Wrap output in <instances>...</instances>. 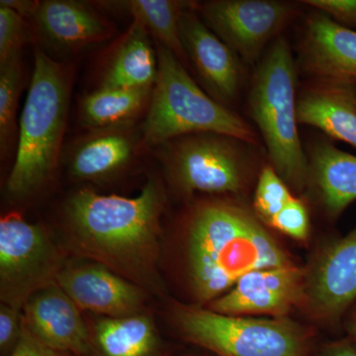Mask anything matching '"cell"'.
<instances>
[{"label":"cell","mask_w":356,"mask_h":356,"mask_svg":"<svg viewBox=\"0 0 356 356\" xmlns=\"http://www.w3.org/2000/svg\"><path fill=\"white\" fill-rule=\"evenodd\" d=\"M186 242L189 281L201 303L219 298L252 271L292 264L254 211L226 199L192 208Z\"/></svg>","instance_id":"obj_2"},{"label":"cell","mask_w":356,"mask_h":356,"mask_svg":"<svg viewBox=\"0 0 356 356\" xmlns=\"http://www.w3.org/2000/svg\"><path fill=\"white\" fill-rule=\"evenodd\" d=\"M23 329V314L20 309L2 303L0 306V351L9 356L19 341Z\"/></svg>","instance_id":"obj_28"},{"label":"cell","mask_w":356,"mask_h":356,"mask_svg":"<svg viewBox=\"0 0 356 356\" xmlns=\"http://www.w3.org/2000/svg\"><path fill=\"white\" fill-rule=\"evenodd\" d=\"M250 144L221 134L184 136L161 145L159 156L173 186L185 194H241L254 175Z\"/></svg>","instance_id":"obj_7"},{"label":"cell","mask_w":356,"mask_h":356,"mask_svg":"<svg viewBox=\"0 0 356 356\" xmlns=\"http://www.w3.org/2000/svg\"><path fill=\"white\" fill-rule=\"evenodd\" d=\"M175 322L188 341L219 356H307L306 330L287 318L224 315L210 309L177 306Z\"/></svg>","instance_id":"obj_6"},{"label":"cell","mask_w":356,"mask_h":356,"mask_svg":"<svg viewBox=\"0 0 356 356\" xmlns=\"http://www.w3.org/2000/svg\"><path fill=\"white\" fill-rule=\"evenodd\" d=\"M70 95L67 70L39 47L19 126L17 152L7 181L14 198H25L40 188L57 166Z\"/></svg>","instance_id":"obj_3"},{"label":"cell","mask_w":356,"mask_h":356,"mask_svg":"<svg viewBox=\"0 0 356 356\" xmlns=\"http://www.w3.org/2000/svg\"><path fill=\"white\" fill-rule=\"evenodd\" d=\"M22 79L21 56L0 65V147L6 154L11 140L15 139L16 112Z\"/></svg>","instance_id":"obj_24"},{"label":"cell","mask_w":356,"mask_h":356,"mask_svg":"<svg viewBox=\"0 0 356 356\" xmlns=\"http://www.w3.org/2000/svg\"><path fill=\"white\" fill-rule=\"evenodd\" d=\"M105 6L118 7L130 14L154 36L156 43L172 51L182 65L189 64L179 33L180 16L194 2L177 0H127L103 2Z\"/></svg>","instance_id":"obj_22"},{"label":"cell","mask_w":356,"mask_h":356,"mask_svg":"<svg viewBox=\"0 0 356 356\" xmlns=\"http://www.w3.org/2000/svg\"><path fill=\"white\" fill-rule=\"evenodd\" d=\"M299 64L311 79L356 81V31L321 13L307 18Z\"/></svg>","instance_id":"obj_16"},{"label":"cell","mask_w":356,"mask_h":356,"mask_svg":"<svg viewBox=\"0 0 356 356\" xmlns=\"http://www.w3.org/2000/svg\"><path fill=\"white\" fill-rule=\"evenodd\" d=\"M57 284L81 311L121 318L138 315L144 308L142 287L96 262L65 264Z\"/></svg>","instance_id":"obj_13"},{"label":"cell","mask_w":356,"mask_h":356,"mask_svg":"<svg viewBox=\"0 0 356 356\" xmlns=\"http://www.w3.org/2000/svg\"><path fill=\"white\" fill-rule=\"evenodd\" d=\"M153 89L99 88L83 98L81 121L91 130L131 125L138 115L149 108Z\"/></svg>","instance_id":"obj_21"},{"label":"cell","mask_w":356,"mask_h":356,"mask_svg":"<svg viewBox=\"0 0 356 356\" xmlns=\"http://www.w3.org/2000/svg\"><path fill=\"white\" fill-rule=\"evenodd\" d=\"M64 259L46 231L15 215L0 221V298L22 310L35 293L57 284Z\"/></svg>","instance_id":"obj_8"},{"label":"cell","mask_w":356,"mask_h":356,"mask_svg":"<svg viewBox=\"0 0 356 356\" xmlns=\"http://www.w3.org/2000/svg\"><path fill=\"white\" fill-rule=\"evenodd\" d=\"M196 10L241 60L254 64L297 15L298 7L277 0H212L196 3Z\"/></svg>","instance_id":"obj_9"},{"label":"cell","mask_w":356,"mask_h":356,"mask_svg":"<svg viewBox=\"0 0 356 356\" xmlns=\"http://www.w3.org/2000/svg\"><path fill=\"white\" fill-rule=\"evenodd\" d=\"M24 19L13 9L0 6V65L21 56L26 40Z\"/></svg>","instance_id":"obj_26"},{"label":"cell","mask_w":356,"mask_h":356,"mask_svg":"<svg viewBox=\"0 0 356 356\" xmlns=\"http://www.w3.org/2000/svg\"><path fill=\"white\" fill-rule=\"evenodd\" d=\"M322 356H356V346L350 339L334 341L325 346Z\"/></svg>","instance_id":"obj_32"},{"label":"cell","mask_w":356,"mask_h":356,"mask_svg":"<svg viewBox=\"0 0 356 356\" xmlns=\"http://www.w3.org/2000/svg\"><path fill=\"white\" fill-rule=\"evenodd\" d=\"M306 300V271L289 266L259 269L209 304L210 310L229 316L268 315L285 318Z\"/></svg>","instance_id":"obj_10"},{"label":"cell","mask_w":356,"mask_h":356,"mask_svg":"<svg viewBox=\"0 0 356 356\" xmlns=\"http://www.w3.org/2000/svg\"><path fill=\"white\" fill-rule=\"evenodd\" d=\"M346 331L350 337L348 339L356 346V313L353 314L346 323Z\"/></svg>","instance_id":"obj_33"},{"label":"cell","mask_w":356,"mask_h":356,"mask_svg":"<svg viewBox=\"0 0 356 356\" xmlns=\"http://www.w3.org/2000/svg\"><path fill=\"white\" fill-rule=\"evenodd\" d=\"M81 309L58 284L35 293L22 309L26 327L53 350L83 355L88 353L89 332Z\"/></svg>","instance_id":"obj_14"},{"label":"cell","mask_w":356,"mask_h":356,"mask_svg":"<svg viewBox=\"0 0 356 356\" xmlns=\"http://www.w3.org/2000/svg\"><path fill=\"white\" fill-rule=\"evenodd\" d=\"M9 356H67V353L53 350L42 343L29 331L23 321L22 334L19 341Z\"/></svg>","instance_id":"obj_30"},{"label":"cell","mask_w":356,"mask_h":356,"mask_svg":"<svg viewBox=\"0 0 356 356\" xmlns=\"http://www.w3.org/2000/svg\"><path fill=\"white\" fill-rule=\"evenodd\" d=\"M294 197L289 186L270 165H264L259 175L254 197V212L264 225L270 226L276 216Z\"/></svg>","instance_id":"obj_25"},{"label":"cell","mask_w":356,"mask_h":356,"mask_svg":"<svg viewBox=\"0 0 356 356\" xmlns=\"http://www.w3.org/2000/svg\"><path fill=\"white\" fill-rule=\"evenodd\" d=\"M158 55L149 34L133 21L105 67L100 88H152L158 79Z\"/></svg>","instance_id":"obj_20"},{"label":"cell","mask_w":356,"mask_h":356,"mask_svg":"<svg viewBox=\"0 0 356 356\" xmlns=\"http://www.w3.org/2000/svg\"><path fill=\"white\" fill-rule=\"evenodd\" d=\"M195 9L194 2L180 16L182 46L208 95L228 107L240 93L242 62L235 51L201 21Z\"/></svg>","instance_id":"obj_11"},{"label":"cell","mask_w":356,"mask_h":356,"mask_svg":"<svg viewBox=\"0 0 356 356\" xmlns=\"http://www.w3.org/2000/svg\"><path fill=\"white\" fill-rule=\"evenodd\" d=\"M307 6L314 7L331 18L337 24L356 31V0H305Z\"/></svg>","instance_id":"obj_29"},{"label":"cell","mask_w":356,"mask_h":356,"mask_svg":"<svg viewBox=\"0 0 356 356\" xmlns=\"http://www.w3.org/2000/svg\"><path fill=\"white\" fill-rule=\"evenodd\" d=\"M156 55L158 79L143 125V146L159 147L177 138L202 133L257 144L254 128L199 88L172 51L156 43Z\"/></svg>","instance_id":"obj_5"},{"label":"cell","mask_w":356,"mask_h":356,"mask_svg":"<svg viewBox=\"0 0 356 356\" xmlns=\"http://www.w3.org/2000/svg\"><path fill=\"white\" fill-rule=\"evenodd\" d=\"M269 227L294 240H306L310 229V218L305 204L294 196Z\"/></svg>","instance_id":"obj_27"},{"label":"cell","mask_w":356,"mask_h":356,"mask_svg":"<svg viewBox=\"0 0 356 356\" xmlns=\"http://www.w3.org/2000/svg\"><path fill=\"white\" fill-rule=\"evenodd\" d=\"M95 341L102 356H153L159 344L153 322L143 314L100 318Z\"/></svg>","instance_id":"obj_23"},{"label":"cell","mask_w":356,"mask_h":356,"mask_svg":"<svg viewBox=\"0 0 356 356\" xmlns=\"http://www.w3.org/2000/svg\"><path fill=\"white\" fill-rule=\"evenodd\" d=\"M35 22L58 48L76 51L110 38L114 28L86 4L70 0L40 1Z\"/></svg>","instance_id":"obj_19"},{"label":"cell","mask_w":356,"mask_h":356,"mask_svg":"<svg viewBox=\"0 0 356 356\" xmlns=\"http://www.w3.org/2000/svg\"><path fill=\"white\" fill-rule=\"evenodd\" d=\"M307 156V187L315 193L325 214L337 219L356 200V156L327 140L316 143Z\"/></svg>","instance_id":"obj_18"},{"label":"cell","mask_w":356,"mask_h":356,"mask_svg":"<svg viewBox=\"0 0 356 356\" xmlns=\"http://www.w3.org/2000/svg\"><path fill=\"white\" fill-rule=\"evenodd\" d=\"M356 300V227L327 245L306 271L305 305L313 317L332 324Z\"/></svg>","instance_id":"obj_12"},{"label":"cell","mask_w":356,"mask_h":356,"mask_svg":"<svg viewBox=\"0 0 356 356\" xmlns=\"http://www.w3.org/2000/svg\"><path fill=\"white\" fill-rule=\"evenodd\" d=\"M296 86L297 64L289 44L280 37L255 67L248 110L273 170L288 186L303 191L308 184V156L298 132Z\"/></svg>","instance_id":"obj_4"},{"label":"cell","mask_w":356,"mask_h":356,"mask_svg":"<svg viewBox=\"0 0 356 356\" xmlns=\"http://www.w3.org/2000/svg\"><path fill=\"white\" fill-rule=\"evenodd\" d=\"M138 144L131 125L91 130L70 151V172L89 181L113 177L131 163Z\"/></svg>","instance_id":"obj_17"},{"label":"cell","mask_w":356,"mask_h":356,"mask_svg":"<svg viewBox=\"0 0 356 356\" xmlns=\"http://www.w3.org/2000/svg\"><path fill=\"white\" fill-rule=\"evenodd\" d=\"M297 117L356 149V81L311 79L297 95Z\"/></svg>","instance_id":"obj_15"},{"label":"cell","mask_w":356,"mask_h":356,"mask_svg":"<svg viewBox=\"0 0 356 356\" xmlns=\"http://www.w3.org/2000/svg\"><path fill=\"white\" fill-rule=\"evenodd\" d=\"M163 208L165 194L156 180L136 197L81 189L65 204L67 242L81 257L156 290Z\"/></svg>","instance_id":"obj_1"},{"label":"cell","mask_w":356,"mask_h":356,"mask_svg":"<svg viewBox=\"0 0 356 356\" xmlns=\"http://www.w3.org/2000/svg\"><path fill=\"white\" fill-rule=\"evenodd\" d=\"M40 1H31V0H1L0 6L13 9L22 17L34 18L35 14L38 10Z\"/></svg>","instance_id":"obj_31"}]
</instances>
